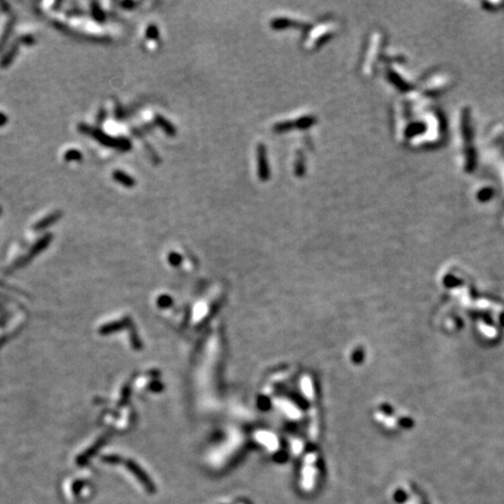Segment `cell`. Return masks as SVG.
Wrapping results in <instances>:
<instances>
[{
  "label": "cell",
  "instance_id": "cell-5",
  "mask_svg": "<svg viewBox=\"0 0 504 504\" xmlns=\"http://www.w3.org/2000/svg\"><path fill=\"white\" fill-rule=\"evenodd\" d=\"M114 179L126 187H132L133 184H135V181H133V179L130 177V175H127L126 173L120 171H116L114 173Z\"/></svg>",
  "mask_w": 504,
  "mask_h": 504
},
{
  "label": "cell",
  "instance_id": "cell-3",
  "mask_svg": "<svg viewBox=\"0 0 504 504\" xmlns=\"http://www.w3.org/2000/svg\"><path fill=\"white\" fill-rule=\"evenodd\" d=\"M18 50H19V46H18V42H15L14 45H12V47H10L7 53L2 56L1 61H0V68H7L13 62V60L18 54Z\"/></svg>",
  "mask_w": 504,
  "mask_h": 504
},
{
  "label": "cell",
  "instance_id": "cell-2",
  "mask_svg": "<svg viewBox=\"0 0 504 504\" xmlns=\"http://www.w3.org/2000/svg\"><path fill=\"white\" fill-rule=\"evenodd\" d=\"M61 217H62V211L53 212V214L48 215V216H46L45 218H42L41 221H39V222L34 226V229L35 230L46 229V228L50 227L51 224H54L55 222H57V221H59Z\"/></svg>",
  "mask_w": 504,
  "mask_h": 504
},
{
  "label": "cell",
  "instance_id": "cell-1",
  "mask_svg": "<svg viewBox=\"0 0 504 504\" xmlns=\"http://www.w3.org/2000/svg\"><path fill=\"white\" fill-rule=\"evenodd\" d=\"M78 130L82 133H86V135L92 137L95 140H97L99 144L104 145L106 147H116L119 148L121 151H127L130 147H131V144L127 141L125 138H112V137L108 136L106 133L102 131L101 129H97V127H91L87 124H80L78 125Z\"/></svg>",
  "mask_w": 504,
  "mask_h": 504
},
{
  "label": "cell",
  "instance_id": "cell-9",
  "mask_svg": "<svg viewBox=\"0 0 504 504\" xmlns=\"http://www.w3.org/2000/svg\"><path fill=\"white\" fill-rule=\"evenodd\" d=\"M105 117H106L105 109H101V110H99V112H98V116H97V121H98L99 124L103 123V120L105 119Z\"/></svg>",
  "mask_w": 504,
  "mask_h": 504
},
{
  "label": "cell",
  "instance_id": "cell-11",
  "mask_svg": "<svg viewBox=\"0 0 504 504\" xmlns=\"http://www.w3.org/2000/svg\"><path fill=\"white\" fill-rule=\"evenodd\" d=\"M0 214H1V208H0Z\"/></svg>",
  "mask_w": 504,
  "mask_h": 504
},
{
  "label": "cell",
  "instance_id": "cell-4",
  "mask_svg": "<svg viewBox=\"0 0 504 504\" xmlns=\"http://www.w3.org/2000/svg\"><path fill=\"white\" fill-rule=\"evenodd\" d=\"M14 23H15V19H14V18H12V19L7 23V25H6L5 29H4V33H2L1 36H0V49H2V48H4V46L6 45V42H7L8 39H10L12 32H13Z\"/></svg>",
  "mask_w": 504,
  "mask_h": 504
},
{
  "label": "cell",
  "instance_id": "cell-6",
  "mask_svg": "<svg viewBox=\"0 0 504 504\" xmlns=\"http://www.w3.org/2000/svg\"><path fill=\"white\" fill-rule=\"evenodd\" d=\"M91 14H92L93 19L98 23H104L105 21V13L103 10L99 7V5L97 2H92L91 4Z\"/></svg>",
  "mask_w": 504,
  "mask_h": 504
},
{
  "label": "cell",
  "instance_id": "cell-7",
  "mask_svg": "<svg viewBox=\"0 0 504 504\" xmlns=\"http://www.w3.org/2000/svg\"><path fill=\"white\" fill-rule=\"evenodd\" d=\"M65 160L66 161H81L82 160V153L78 150H69L65 153Z\"/></svg>",
  "mask_w": 504,
  "mask_h": 504
},
{
  "label": "cell",
  "instance_id": "cell-10",
  "mask_svg": "<svg viewBox=\"0 0 504 504\" xmlns=\"http://www.w3.org/2000/svg\"><path fill=\"white\" fill-rule=\"evenodd\" d=\"M7 123V116L2 112H0V126H4Z\"/></svg>",
  "mask_w": 504,
  "mask_h": 504
},
{
  "label": "cell",
  "instance_id": "cell-8",
  "mask_svg": "<svg viewBox=\"0 0 504 504\" xmlns=\"http://www.w3.org/2000/svg\"><path fill=\"white\" fill-rule=\"evenodd\" d=\"M34 42H35V39L33 35H23V36H20L19 40H18V44H23L27 46L33 45Z\"/></svg>",
  "mask_w": 504,
  "mask_h": 504
}]
</instances>
